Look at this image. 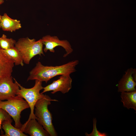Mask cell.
<instances>
[{"instance_id": "obj_12", "label": "cell", "mask_w": 136, "mask_h": 136, "mask_svg": "<svg viewBox=\"0 0 136 136\" xmlns=\"http://www.w3.org/2000/svg\"><path fill=\"white\" fill-rule=\"evenodd\" d=\"M1 27L4 31L12 32L21 28L19 20L10 18L6 13L2 16Z\"/></svg>"}, {"instance_id": "obj_15", "label": "cell", "mask_w": 136, "mask_h": 136, "mask_svg": "<svg viewBox=\"0 0 136 136\" xmlns=\"http://www.w3.org/2000/svg\"><path fill=\"white\" fill-rule=\"evenodd\" d=\"M3 50L13 60L15 65L24 66L22 56L19 51L15 46L8 49Z\"/></svg>"}, {"instance_id": "obj_1", "label": "cell", "mask_w": 136, "mask_h": 136, "mask_svg": "<svg viewBox=\"0 0 136 136\" xmlns=\"http://www.w3.org/2000/svg\"><path fill=\"white\" fill-rule=\"evenodd\" d=\"M79 63V60H76L59 66H48L43 65L39 61L30 72L27 81L37 80L47 83L57 76L70 75L76 71L75 67Z\"/></svg>"}, {"instance_id": "obj_6", "label": "cell", "mask_w": 136, "mask_h": 136, "mask_svg": "<svg viewBox=\"0 0 136 136\" xmlns=\"http://www.w3.org/2000/svg\"><path fill=\"white\" fill-rule=\"evenodd\" d=\"M43 45L45 47L43 50L46 53L49 50L50 52L54 53L55 48L58 46H60L63 48L66 53L63 55L65 57L72 53L73 50L69 42L66 40H61L56 36H51L47 35L42 39Z\"/></svg>"}, {"instance_id": "obj_8", "label": "cell", "mask_w": 136, "mask_h": 136, "mask_svg": "<svg viewBox=\"0 0 136 136\" xmlns=\"http://www.w3.org/2000/svg\"><path fill=\"white\" fill-rule=\"evenodd\" d=\"M12 76L3 78L0 79V101L8 100L17 95L20 88L17 82Z\"/></svg>"}, {"instance_id": "obj_9", "label": "cell", "mask_w": 136, "mask_h": 136, "mask_svg": "<svg viewBox=\"0 0 136 136\" xmlns=\"http://www.w3.org/2000/svg\"><path fill=\"white\" fill-rule=\"evenodd\" d=\"M21 130L31 136H49V133L35 119H31L22 125Z\"/></svg>"}, {"instance_id": "obj_2", "label": "cell", "mask_w": 136, "mask_h": 136, "mask_svg": "<svg viewBox=\"0 0 136 136\" xmlns=\"http://www.w3.org/2000/svg\"><path fill=\"white\" fill-rule=\"evenodd\" d=\"M52 101H58L55 99H52L47 95L44 97L39 100L35 106L34 114L36 120L50 136H57L58 134L52 122V115L48 108Z\"/></svg>"}, {"instance_id": "obj_7", "label": "cell", "mask_w": 136, "mask_h": 136, "mask_svg": "<svg viewBox=\"0 0 136 136\" xmlns=\"http://www.w3.org/2000/svg\"><path fill=\"white\" fill-rule=\"evenodd\" d=\"M72 80L70 75H61L58 79L54 81L51 84L43 87V90L41 93L52 91L51 93L54 94L60 91L63 94L68 92L72 87Z\"/></svg>"}, {"instance_id": "obj_5", "label": "cell", "mask_w": 136, "mask_h": 136, "mask_svg": "<svg viewBox=\"0 0 136 136\" xmlns=\"http://www.w3.org/2000/svg\"><path fill=\"white\" fill-rule=\"evenodd\" d=\"M42 82L35 80V85L32 87L26 88L21 86L17 82L20 88L17 91V95L24 99L30 109V114L27 122L31 119H36L34 112L35 105L39 100L44 97L46 95L40 92L44 87L42 86Z\"/></svg>"}, {"instance_id": "obj_13", "label": "cell", "mask_w": 136, "mask_h": 136, "mask_svg": "<svg viewBox=\"0 0 136 136\" xmlns=\"http://www.w3.org/2000/svg\"><path fill=\"white\" fill-rule=\"evenodd\" d=\"M12 120L11 119L4 120L2 124V128L5 133L2 136H27L20 129L14 127L11 124Z\"/></svg>"}, {"instance_id": "obj_14", "label": "cell", "mask_w": 136, "mask_h": 136, "mask_svg": "<svg viewBox=\"0 0 136 136\" xmlns=\"http://www.w3.org/2000/svg\"><path fill=\"white\" fill-rule=\"evenodd\" d=\"M121 101L123 106L129 109L130 108L136 110V91L121 93Z\"/></svg>"}, {"instance_id": "obj_11", "label": "cell", "mask_w": 136, "mask_h": 136, "mask_svg": "<svg viewBox=\"0 0 136 136\" xmlns=\"http://www.w3.org/2000/svg\"><path fill=\"white\" fill-rule=\"evenodd\" d=\"M14 63L0 47V79L12 76Z\"/></svg>"}, {"instance_id": "obj_17", "label": "cell", "mask_w": 136, "mask_h": 136, "mask_svg": "<svg viewBox=\"0 0 136 136\" xmlns=\"http://www.w3.org/2000/svg\"><path fill=\"white\" fill-rule=\"evenodd\" d=\"M93 121V129L92 132L90 134L86 133L85 135L87 136H106L107 134L105 133H101L98 131L96 127V120L94 118Z\"/></svg>"}, {"instance_id": "obj_10", "label": "cell", "mask_w": 136, "mask_h": 136, "mask_svg": "<svg viewBox=\"0 0 136 136\" xmlns=\"http://www.w3.org/2000/svg\"><path fill=\"white\" fill-rule=\"evenodd\" d=\"M134 69L131 68L128 69L125 74L119 81L118 84L119 92H129L136 90V82L132 77Z\"/></svg>"}, {"instance_id": "obj_3", "label": "cell", "mask_w": 136, "mask_h": 136, "mask_svg": "<svg viewBox=\"0 0 136 136\" xmlns=\"http://www.w3.org/2000/svg\"><path fill=\"white\" fill-rule=\"evenodd\" d=\"M42 39L36 41L28 37L22 38L16 42L15 47L20 53L23 62L29 64L31 59L37 55H44Z\"/></svg>"}, {"instance_id": "obj_19", "label": "cell", "mask_w": 136, "mask_h": 136, "mask_svg": "<svg viewBox=\"0 0 136 136\" xmlns=\"http://www.w3.org/2000/svg\"><path fill=\"white\" fill-rule=\"evenodd\" d=\"M136 70L135 69H134L133 72L132 74V77L135 81H136Z\"/></svg>"}, {"instance_id": "obj_4", "label": "cell", "mask_w": 136, "mask_h": 136, "mask_svg": "<svg viewBox=\"0 0 136 136\" xmlns=\"http://www.w3.org/2000/svg\"><path fill=\"white\" fill-rule=\"evenodd\" d=\"M29 108L26 101L18 95L11 97L6 101H0V108L5 111L13 118L15 122L14 126L20 129L23 125L20 121L21 113Z\"/></svg>"}, {"instance_id": "obj_16", "label": "cell", "mask_w": 136, "mask_h": 136, "mask_svg": "<svg viewBox=\"0 0 136 136\" xmlns=\"http://www.w3.org/2000/svg\"><path fill=\"white\" fill-rule=\"evenodd\" d=\"M16 41L12 38H8L6 36L3 34L0 37V47L3 50H7L15 46Z\"/></svg>"}, {"instance_id": "obj_20", "label": "cell", "mask_w": 136, "mask_h": 136, "mask_svg": "<svg viewBox=\"0 0 136 136\" xmlns=\"http://www.w3.org/2000/svg\"><path fill=\"white\" fill-rule=\"evenodd\" d=\"M4 2V0H0V5L2 4ZM2 16H1L0 14V28H1V21L2 18Z\"/></svg>"}, {"instance_id": "obj_18", "label": "cell", "mask_w": 136, "mask_h": 136, "mask_svg": "<svg viewBox=\"0 0 136 136\" xmlns=\"http://www.w3.org/2000/svg\"><path fill=\"white\" fill-rule=\"evenodd\" d=\"M11 119V117L3 109L0 108V129L2 131V124L3 122Z\"/></svg>"}]
</instances>
